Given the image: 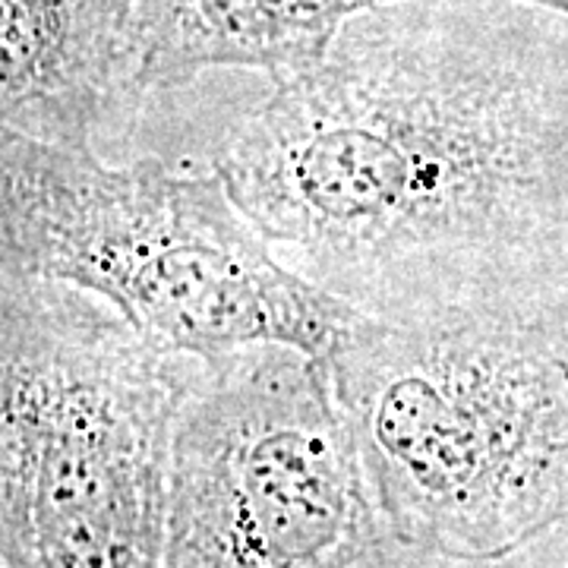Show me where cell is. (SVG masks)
Instances as JSON below:
<instances>
[{
	"label": "cell",
	"instance_id": "1",
	"mask_svg": "<svg viewBox=\"0 0 568 568\" xmlns=\"http://www.w3.org/2000/svg\"><path fill=\"white\" fill-rule=\"evenodd\" d=\"M410 3L272 80L215 171L272 250L373 320L547 310L568 265V108Z\"/></svg>",
	"mask_w": 568,
	"mask_h": 568
},
{
	"label": "cell",
	"instance_id": "2",
	"mask_svg": "<svg viewBox=\"0 0 568 568\" xmlns=\"http://www.w3.org/2000/svg\"><path fill=\"white\" fill-rule=\"evenodd\" d=\"M547 310L361 313L328 357L398 547L489 562L568 525V357Z\"/></svg>",
	"mask_w": 568,
	"mask_h": 568
},
{
	"label": "cell",
	"instance_id": "3",
	"mask_svg": "<svg viewBox=\"0 0 568 568\" xmlns=\"http://www.w3.org/2000/svg\"><path fill=\"white\" fill-rule=\"evenodd\" d=\"M0 212L3 275L95 294L205 366L256 345L328 361L361 316L284 263L219 171L111 168L92 145L3 130Z\"/></svg>",
	"mask_w": 568,
	"mask_h": 568
},
{
	"label": "cell",
	"instance_id": "4",
	"mask_svg": "<svg viewBox=\"0 0 568 568\" xmlns=\"http://www.w3.org/2000/svg\"><path fill=\"white\" fill-rule=\"evenodd\" d=\"M200 361L73 284L3 275V568H162L171 446Z\"/></svg>",
	"mask_w": 568,
	"mask_h": 568
},
{
	"label": "cell",
	"instance_id": "5",
	"mask_svg": "<svg viewBox=\"0 0 568 568\" xmlns=\"http://www.w3.org/2000/svg\"><path fill=\"white\" fill-rule=\"evenodd\" d=\"M395 544L328 361L200 364L168 480L162 568H354Z\"/></svg>",
	"mask_w": 568,
	"mask_h": 568
},
{
	"label": "cell",
	"instance_id": "6",
	"mask_svg": "<svg viewBox=\"0 0 568 568\" xmlns=\"http://www.w3.org/2000/svg\"><path fill=\"white\" fill-rule=\"evenodd\" d=\"M142 0H0V121L32 140L92 145L133 108Z\"/></svg>",
	"mask_w": 568,
	"mask_h": 568
},
{
	"label": "cell",
	"instance_id": "7",
	"mask_svg": "<svg viewBox=\"0 0 568 568\" xmlns=\"http://www.w3.org/2000/svg\"><path fill=\"white\" fill-rule=\"evenodd\" d=\"M410 0H142L130 92L142 95L196 80L205 70L301 73L328 54L345 26ZM568 20V0H506Z\"/></svg>",
	"mask_w": 568,
	"mask_h": 568
}]
</instances>
